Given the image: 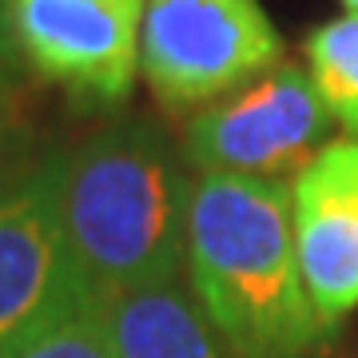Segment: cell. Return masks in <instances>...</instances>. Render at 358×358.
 Returning <instances> with one entry per match:
<instances>
[{"label": "cell", "instance_id": "1", "mask_svg": "<svg viewBox=\"0 0 358 358\" xmlns=\"http://www.w3.org/2000/svg\"><path fill=\"white\" fill-rule=\"evenodd\" d=\"M187 275L235 358H303L334 331L307 294L291 187L255 176H195Z\"/></svg>", "mask_w": 358, "mask_h": 358}, {"label": "cell", "instance_id": "2", "mask_svg": "<svg viewBox=\"0 0 358 358\" xmlns=\"http://www.w3.org/2000/svg\"><path fill=\"white\" fill-rule=\"evenodd\" d=\"M192 187L183 152L148 115L115 120L64 152L60 215L92 299L179 279Z\"/></svg>", "mask_w": 358, "mask_h": 358}, {"label": "cell", "instance_id": "3", "mask_svg": "<svg viewBox=\"0 0 358 358\" xmlns=\"http://www.w3.org/2000/svg\"><path fill=\"white\" fill-rule=\"evenodd\" d=\"M282 64L259 0H148L140 76L167 112H203Z\"/></svg>", "mask_w": 358, "mask_h": 358}, {"label": "cell", "instance_id": "4", "mask_svg": "<svg viewBox=\"0 0 358 358\" xmlns=\"http://www.w3.org/2000/svg\"><path fill=\"white\" fill-rule=\"evenodd\" d=\"M331 112L303 68L282 60L255 84L195 112L183 131V164L199 176H299L327 148Z\"/></svg>", "mask_w": 358, "mask_h": 358}, {"label": "cell", "instance_id": "5", "mask_svg": "<svg viewBox=\"0 0 358 358\" xmlns=\"http://www.w3.org/2000/svg\"><path fill=\"white\" fill-rule=\"evenodd\" d=\"M143 13L148 0H8V40L32 76L115 112L140 76Z\"/></svg>", "mask_w": 358, "mask_h": 358}, {"label": "cell", "instance_id": "6", "mask_svg": "<svg viewBox=\"0 0 358 358\" xmlns=\"http://www.w3.org/2000/svg\"><path fill=\"white\" fill-rule=\"evenodd\" d=\"M64 152H44L0 199V346L84 299L60 215Z\"/></svg>", "mask_w": 358, "mask_h": 358}, {"label": "cell", "instance_id": "7", "mask_svg": "<svg viewBox=\"0 0 358 358\" xmlns=\"http://www.w3.org/2000/svg\"><path fill=\"white\" fill-rule=\"evenodd\" d=\"M291 215L310 303L338 327L358 307V140H331L294 176Z\"/></svg>", "mask_w": 358, "mask_h": 358}, {"label": "cell", "instance_id": "8", "mask_svg": "<svg viewBox=\"0 0 358 358\" xmlns=\"http://www.w3.org/2000/svg\"><path fill=\"white\" fill-rule=\"evenodd\" d=\"M112 358H231L195 291L176 282L96 299Z\"/></svg>", "mask_w": 358, "mask_h": 358}, {"label": "cell", "instance_id": "9", "mask_svg": "<svg viewBox=\"0 0 358 358\" xmlns=\"http://www.w3.org/2000/svg\"><path fill=\"white\" fill-rule=\"evenodd\" d=\"M303 56L322 108L346 131V140H358V13L319 24L303 40Z\"/></svg>", "mask_w": 358, "mask_h": 358}, {"label": "cell", "instance_id": "10", "mask_svg": "<svg viewBox=\"0 0 358 358\" xmlns=\"http://www.w3.org/2000/svg\"><path fill=\"white\" fill-rule=\"evenodd\" d=\"M0 358H112L96 299L84 294L40 327L0 346Z\"/></svg>", "mask_w": 358, "mask_h": 358}, {"label": "cell", "instance_id": "11", "mask_svg": "<svg viewBox=\"0 0 358 358\" xmlns=\"http://www.w3.org/2000/svg\"><path fill=\"white\" fill-rule=\"evenodd\" d=\"M40 164L36 131L28 128L24 120H16L8 128H0V199L13 192L16 183Z\"/></svg>", "mask_w": 358, "mask_h": 358}, {"label": "cell", "instance_id": "12", "mask_svg": "<svg viewBox=\"0 0 358 358\" xmlns=\"http://www.w3.org/2000/svg\"><path fill=\"white\" fill-rule=\"evenodd\" d=\"M20 120V92H16V76L0 72V128H8Z\"/></svg>", "mask_w": 358, "mask_h": 358}, {"label": "cell", "instance_id": "13", "mask_svg": "<svg viewBox=\"0 0 358 358\" xmlns=\"http://www.w3.org/2000/svg\"><path fill=\"white\" fill-rule=\"evenodd\" d=\"M16 52L13 40H8V0H0V72H13Z\"/></svg>", "mask_w": 358, "mask_h": 358}, {"label": "cell", "instance_id": "14", "mask_svg": "<svg viewBox=\"0 0 358 358\" xmlns=\"http://www.w3.org/2000/svg\"><path fill=\"white\" fill-rule=\"evenodd\" d=\"M346 4V13H358V0H343Z\"/></svg>", "mask_w": 358, "mask_h": 358}]
</instances>
